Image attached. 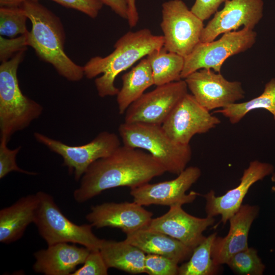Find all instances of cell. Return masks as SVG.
<instances>
[{
  "label": "cell",
  "instance_id": "26",
  "mask_svg": "<svg viewBox=\"0 0 275 275\" xmlns=\"http://www.w3.org/2000/svg\"><path fill=\"white\" fill-rule=\"evenodd\" d=\"M217 233L207 237L193 251L189 260L178 268L179 275H212L219 267L215 265L211 257V249Z\"/></svg>",
  "mask_w": 275,
  "mask_h": 275
},
{
  "label": "cell",
  "instance_id": "38",
  "mask_svg": "<svg viewBox=\"0 0 275 275\" xmlns=\"http://www.w3.org/2000/svg\"><path fill=\"white\" fill-rule=\"evenodd\" d=\"M271 180L274 185L272 186L271 189L273 192H275V172H273L271 174Z\"/></svg>",
  "mask_w": 275,
  "mask_h": 275
},
{
  "label": "cell",
  "instance_id": "24",
  "mask_svg": "<svg viewBox=\"0 0 275 275\" xmlns=\"http://www.w3.org/2000/svg\"><path fill=\"white\" fill-rule=\"evenodd\" d=\"M153 73L154 85L158 86L182 79L184 58L167 51L163 46L147 56Z\"/></svg>",
  "mask_w": 275,
  "mask_h": 275
},
{
  "label": "cell",
  "instance_id": "34",
  "mask_svg": "<svg viewBox=\"0 0 275 275\" xmlns=\"http://www.w3.org/2000/svg\"><path fill=\"white\" fill-rule=\"evenodd\" d=\"M228 0H195L191 11L203 21L218 11L221 5Z\"/></svg>",
  "mask_w": 275,
  "mask_h": 275
},
{
  "label": "cell",
  "instance_id": "6",
  "mask_svg": "<svg viewBox=\"0 0 275 275\" xmlns=\"http://www.w3.org/2000/svg\"><path fill=\"white\" fill-rule=\"evenodd\" d=\"M39 199L34 224L48 245L62 242L79 244L90 251L99 250L102 239L93 232L91 224L77 225L61 211L48 193H36Z\"/></svg>",
  "mask_w": 275,
  "mask_h": 275
},
{
  "label": "cell",
  "instance_id": "35",
  "mask_svg": "<svg viewBox=\"0 0 275 275\" xmlns=\"http://www.w3.org/2000/svg\"><path fill=\"white\" fill-rule=\"evenodd\" d=\"M103 5L109 7L121 18L127 19V5L126 0H99Z\"/></svg>",
  "mask_w": 275,
  "mask_h": 275
},
{
  "label": "cell",
  "instance_id": "37",
  "mask_svg": "<svg viewBox=\"0 0 275 275\" xmlns=\"http://www.w3.org/2000/svg\"><path fill=\"white\" fill-rule=\"evenodd\" d=\"M25 0H0L1 7H20Z\"/></svg>",
  "mask_w": 275,
  "mask_h": 275
},
{
  "label": "cell",
  "instance_id": "10",
  "mask_svg": "<svg viewBox=\"0 0 275 275\" xmlns=\"http://www.w3.org/2000/svg\"><path fill=\"white\" fill-rule=\"evenodd\" d=\"M221 122L192 94L187 93L175 105L161 126L175 142L188 145L195 135L208 132Z\"/></svg>",
  "mask_w": 275,
  "mask_h": 275
},
{
  "label": "cell",
  "instance_id": "18",
  "mask_svg": "<svg viewBox=\"0 0 275 275\" xmlns=\"http://www.w3.org/2000/svg\"><path fill=\"white\" fill-rule=\"evenodd\" d=\"M259 211L257 205L242 204L229 219L227 235L225 237L216 236L212 246L211 257L215 265L226 264L233 255L249 248L250 230Z\"/></svg>",
  "mask_w": 275,
  "mask_h": 275
},
{
  "label": "cell",
  "instance_id": "36",
  "mask_svg": "<svg viewBox=\"0 0 275 275\" xmlns=\"http://www.w3.org/2000/svg\"><path fill=\"white\" fill-rule=\"evenodd\" d=\"M127 5V21L130 28H133L137 24L139 17L135 0H126Z\"/></svg>",
  "mask_w": 275,
  "mask_h": 275
},
{
  "label": "cell",
  "instance_id": "4",
  "mask_svg": "<svg viewBox=\"0 0 275 275\" xmlns=\"http://www.w3.org/2000/svg\"><path fill=\"white\" fill-rule=\"evenodd\" d=\"M25 50L18 52L0 66V129L9 142L12 134L28 127L43 110L36 101L23 95L17 73Z\"/></svg>",
  "mask_w": 275,
  "mask_h": 275
},
{
  "label": "cell",
  "instance_id": "27",
  "mask_svg": "<svg viewBox=\"0 0 275 275\" xmlns=\"http://www.w3.org/2000/svg\"><path fill=\"white\" fill-rule=\"evenodd\" d=\"M27 19L26 13L21 6L1 7V36L14 38L18 35L27 34Z\"/></svg>",
  "mask_w": 275,
  "mask_h": 275
},
{
  "label": "cell",
  "instance_id": "13",
  "mask_svg": "<svg viewBox=\"0 0 275 275\" xmlns=\"http://www.w3.org/2000/svg\"><path fill=\"white\" fill-rule=\"evenodd\" d=\"M201 175V169L196 166L186 167L172 180L151 184L149 182L131 189L133 201L142 205H159L169 207L193 203L200 194L186 191Z\"/></svg>",
  "mask_w": 275,
  "mask_h": 275
},
{
  "label": "cell",
  "instance_id": "19",
  "mask_svg": "<svg viewBox=\"0 0 275 275\" xmlns=\"http://www.w3.org/2000/svg\"><path fill=\"white\" fill-rule=\"evenodd\" d=\"M90 251L85 246L67 242L49 245L34 253L33 269L45 275H71L78 265L84 263Z\"/></svg>",
  "mask_w": 275,
  "mask_h": 275
},
{
  "label": "cell",
  "instance_id": "23",
  "mask_svg": "<svg viewBox=\"0 0 275 275\" xmlns=\"http://www.w3.org/2000/svg\"><path fill=\"white\" fill-rule=\"evenodd\" d=\"M122 87L117 95L120 114L125 113L128 106L139 99L145 91L154 85L150 64L143 58L135 67L122 76Z\"/></svg>",
  "mask_w": 275,
  "mask_h": 275
},
{
  "label": "cell",
  "instance_id": "15",
  "mask_svg": "<svg viewBox=\"0 0 275 275\" xmlns=\"http://www.w3.org/2000/svg\"><path fill=\"white\" fill-rule=\"evenodd\" d=\"M263 0H228L204 26L200 42H209L241 26L253 30L263 17Z\"/></svg>",
  "mask_w": 275,
  "mask_h": 275
},
{
  "label": "cell",
  "instance_id": "17",
  "mask_svg": "<svg viewBox=\"0 0 275 275\" xmlns=\"http://www.w3.org/2000/svg\"><path fill=\"white\" fill-rule=\"evenodd\" d=\"M177 205L160 216L152 218L148 228L172 237L194 250L206 238L203 232L215 222L214 217L200 218L188 214Z\"/></svg>",
  "mask_w": 275,
  "mask_h": 275
},
{
  "label": "cell",
  "instance_id": "22",
  "mask_svg": "<svg viewBox=\"0 0 275 275\" xmlns=\"http://www.w3.org/2000/svg\"><path fill=\"white\" fill-rule=\"evenodd\" d=\"M99 251L108 268L131 274L145 273L146 254L125 240L117 241L102 239Z\"/></svg>",
  "mask_w": 275,
  "mask_h": 275
},
{
  "label": "cell",
  "instance_id": "28",
  "mask_svg": "<svg viewBox=\"0 0 275 275\" xmlns=\"http://www.w3.org/2000/svg\"><path fill=\"white\" fill-rule=\"evenodd\" d=\"M226 264L235 274L262 275L265 266L254 248H248L233 255Z\"/></svg>",
  "mask_w": 275,
  "mask_h": 275
},
{
  "label": "cell",
  "instance_id": "31",
  "mask_svg": "<svg viewBox=\"0 0 275 275\" xmlns=\"http://www.w3.org/2000/svg\"><path fill=\"white\" fill-rule=\"evenodd\" d=\"M83 265L71 275H106L108 269L99 250L91 251Z\"/></svg>",
  "mask_w": 275,
  "mask_h": 275
},
{
  "label": "cell",
  "instance_id": "21",
  "mask_svg": "<svg viewBox=\"0 0 275 275\" xmlns=\"http://www.w3.org/2000/svg\"><path fill=\"white\" fill-rule=\"evenodd\" d=\"M126 235L125 241L136 246L146 254L162 255L178 263L188 259L193 251L178 240L147 227Z\"/></svg>",
  "mask_w": 275,
  "mask_h": 275
},
{
  "label": "cell",
  "instance_id": "33",
  "mask_svg": "<svg viewBox=\"0 0 275 275\" xmlns=\"http://www.w3.org/2000/svg\"><path fill=\"white\" fill-rule=\"evenodd\" d=\"M60 5L80 11L92 18H96L103 4L99 0H51Z\"/></svg>",
  "mask_w": 275,
  "mask_h": 275
},
{
  "label": "cell",
  "instance_id": "2",
  "mask_svg": "<svg viewBox=\"0 0 275 275\" xmlns=\"http://www.w3.org/2000/svg\"><path fill=\"white\" fill-rule=\"evenodd\" d=\"M21 7L32 23L27 34L28 46L68 80H80L85 76L84 67L75 63L65 52V33L60 19L38 0H25Z\"/></svg>",
  "mask_w": 275,
  "mask_h": 275
},
{
  "label": "cell",
  "instance_id": "25",
  "mask_svg": "<svg viewBox=\"0 0 275 275\" xmlns=\"http://www.w3.org/2000/svg\"><path fill=\"white\" fill-rule=\"evenodd\" d=\"M258 109L268 111L275 120V78H271L264 86L259 96L250 100L236 102L225 108L215 110L228 119L232 124L239 123L249 112Z\"/></svg>",
  "mask_w": 275,
  "mask_h": 275
},
{
  "label": "cell",
  "instance_id": "1",
  "mask_svg": "<svg viewBox=\"0 0 275 275\" xmlns=\"http://www.w3.org/2000/svg\"><path fill=\"white\" fill-rule=\"evenodd\" d=\"M165 172L149 152L123 145L89 166L74 191L73 198L78 203H84L106 189L124 186L132 189Z\"/></svg>",
  "mask_w": 275,
  "mask_h": 275
},
{
  "label": "cell",
  "instance_id": "30",
  "mask_svg": "<svg viewBox=\"0 0 275 275\" xmlns=\"http://www.w3.org/2000/svg\"><path fill=\"white\" fill-rule=\"evenodd\" d=\"M8 141L1 138L0 142V178L2 179L11 172H17L30 175L37 173L29 172L20 168L16 162V155L21 146L14 149H10L7 146Z\"/></svg>",
  "mask_w": 275,
  "mask_h": 275
},
{
  "label": "cell",
  "instance_id": "9",
  "mask_svg": "<svg viewBox=\"0 0 275 275\" xmlns=\"http://www.w3.org/2000/svg\"><path fill=\"white\" fill-rule=\"evenodd\" d=\"M37 142L60 155L63 166L74 179L80 180L89 166L97 160L111 154L121 146L119 136L115 133L102 131L89 143L80 146H70L39 132L34 133Z\"/></svg>",
  "mask_w": 275,
  "mask_h": 275
},
{
  "label": "cell",
  "instance_id": "11",
  "mask_svg": "<svg viewBox=\"0 0 275 275\" xmlns=\"http://www.w3.org/2000/svg\"><path fill=\"white\" fill-rule=\"evenodd\" d=\"M187 91L184 79L156 86L128 106L125 112L124 122L161 125Z\"/></svg>",
  "mask_w": 275,
  "mask_h": 275
},
{
  "label": "cell",
  "instance_id": "8",
  "mask_svg": "<svg viewBox=\"0 0 275 275\" xmlns=\"http://www.w3.org/2000/svg\"><path fill=\"white\" fill-rule=\"evenodd\" d=\"M160 27L163 47L184 58L200 42L203 21L182 0H170L162 4Z\"/></svg>",
  "mask_w": 275,
  "mask_h": 275
},
{
  "label": "cell",
  "instance_id": "5",
  "mask_svg": "<svg viewBox=\"0 0 275 275\" xmlns=\"http://www.w3.org/2000/svg\"><path fill=\"white\" fill-rule=\"evenodd\" d=\"M118 131L124 145L148 151L169 173L179 175L191 159L190 145L175 142L161 125L124 122Z\"/></svg>",
  "mask_w": 275,
  "mask_h": 275
},
{
  "label": "cell",
  "instance_id": "14",
  "mask_svg": "<svg viewBox=\"0 0 275 275\" xmlns=\"http://www.w3.org/2000/svg\"><path fill=\"white\" fill-rule=\"evenodd\" d=\"M274 167L271 163L258 160L251 161L244 170L239 184L217 196L213 190L202 195L205 199V212L207 216H221V222L225 225L240 209L244 197L251 187L258 181L272 174Z\"/></svg>",
  "mask_w": 275,
  "mask_h": 275
},
{
  "label": "cell",
  "instance_id": "32",
  "mask_svg": "<svg viewBox=\"0 0 275 275\" xmlns=\"http://www.w3.org/2000/svg\"><path fill=\"white\" fill-rule=\"evenodd\" d=\"M27 34L10 39L0 36V60L2 62L9 60L18 52L27 49Z\"/></svg>",
  "mask_w": 275,
  "mask_h": 275
},
{
  "label": "cell",
  "instance_id": "12",
  "mask_svg": "<svg viewBox=\"0 0 275 275\" xmlns=\"http://www.w3.org/2000/svg\"><path fill=\"white\" fill-rule=\"evenodd\" d=\"M196 100L209 111L225 108L245 97L242 84L227 80L210 69L197 70L185 79Z\"/></svg>",
  "mask_w": 275,
  "mask_h": 275
},
{
  "label": "cell",
  "instance_id": "7",
  "mask_svg": "<svg viewBox=\"0 0 275 275\" xmlns=\"http://www.w3.org/2000/svg\"><path fill=\"white\" fill-rule=\"evenodd\" d=\"M257 36L253 30L243 28L239 31L225 33L216 40L200 42L184 57L181 78L184 79L191 73L202 69H210L221 72L225 61L231 56L251 48L256 41Z\"/></svg>",
  "mask_w": 275,
  "mask_h": 275
},
{
  "label": "cell",
  "instance_id": "16",
  "mask_svg": "<svg viewBox=\"0 0 275 275\" xmlns=\"http://www.w3.org/2000/svg\"><path fill=\"white\" fill-rule=\"evenodd\" d=\"M153 213L134 202H106L91 207L86 215L97 229L111 227L127 234L148 227Z\"/></svg>",
  "mask_w": 275,
  "mask_h": 275
},
{
  "label": "cell",
  "instance_id": "20",
  "mask_svg": "<svg viewBox=\"0 0 275 275\" xmlns=\"http://www.w3.org/2000/svg\"><path fill=\"white\" fill-rule=\"evenodd\" d=\"M39 204L37 194L19 199L0 210V242L9 244L19 240L28 226L34 223Z\"/></svg>",
  "mask_w": 275,
  "mask_h": 275
},
{
  "label": "cell",
  "instance_id": "3",
  "mask_svg": "<svg viewBox=\"0 0 275 275\" xmlns=\"http://www.w3.org/2000/svg\"><path fill=\"white\" fill-rule=\"evenodd\" d=\"M163 43V36L153 35L148 29L128 32L117 41L111 53L93 57L83 66L85 76L91 79L102 74L95 80L98 95H117L119 89L114 81L118 74L154 50L162 47Z\"/></svg>",
  "mask_w": 275,
  "mask_h": 275
},
{
  "label": "cell",
  "instance_id": "29",
  "mask_svg": "<svg viewBox=\"0 0 275 275\" xmlns=\"http://www.w3.org/2000/svg\"><path fill=\"white\" fill-rule=\"evenodd\" d=\"M178 263L162 255L146 254L145 273L149 275H176L178 274Z\"/></svg>",
  "mask_w": 275,
  "mask_h": 275
}]
</instances>
